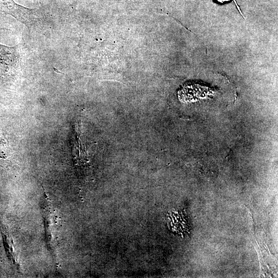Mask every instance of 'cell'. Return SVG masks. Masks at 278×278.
Listing matches in <instances>:
<instances>
[{"instance_id": "1", "label": "cell", "mask_w": 278, "mask_h": 278, "mask_svg": "<svg viewBox=\"0 0 278 278\" xmlns=\"http://www.w3.org/2000/svg\"><path fill=\"white\" fill-rule=\"evenodd\" d=\"M216 3H217L220 4H224L225 3H229L231 0H214Z\"/></svg>"}]
</instances>
